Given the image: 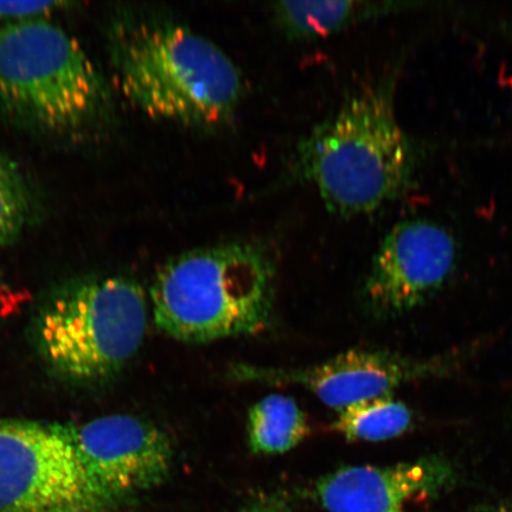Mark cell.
Here are the masks:
<instances>
[{"label":"cell","mask_w":512,"mask_h":512,"mask_svg":"<svg viewBox=\"0 0 512 512\" xmlns=\"http://www.w3.org/2000/svg\"><path fill=\"white\" fill-rule=\"evenodd\" d=\"M113 57L121 93L150 118L213 131L238 113L239 68L214 42L175 19L121 25Z\"/></svg>","instance_id":"obj_1"},{"label":"cell","mask_w":512,"mask_h":512,"mask_svg":"<svg viewBox=\"0 0 512 512\" xmlns=\"http://www.w3.org/2000/svg\"><path fill=\"white\" fill-rule=\"evenodd\" d=\"M294 170L338 216L371 214L400 196L414 153L396 118L394 83L361 89L313 128L297 147Z\"/></svg>","instance_id":"obj_2"},{"label":"cell","mask_w":512,"mask_h":512,"mask_svg":"<svg viewBox=\"0 0 512 512\" xmlns=\"http://www.w3.org/2000/svg\"><path fill=\"white\" fill-rule=\"evenodd\" d=\"M151 298L158 329L176 341L253 335L272 315L274 267L248 243L194 249L160 268Z\"/></svg>","instance_id":"obj_3"},{"label":"cell","mask_w":512,"mask_h":512,"mask_svg":"<svg viewBox=\"0 0 512 512\" xmlns=\"http://www.w3.org/2000/svg\"><path fill=\"white\" fill-rule=\"evenodd\" d=\"M107 105L98 69L59 25L0 23V108L10 119L38 131L76 133Z\"/></svg>","instance_id":"obj_4"},{"label":"cell","mask_w":512,"mask_h":512,"mask_svg":"<svg viewBox=\"0 0 512 512\" xmlns=\"http://www.w3.org/2000/svg\"><path fill=\"white\" fill-rule=\"evenodd\" d=\"M147 323L137 281L92 278L61 288L43 307L38 344L57 374L76 382L111 379L137 354Z\"/></svg>","instance_id":"obj_5"},{"label":"cell","mask_w":512,"mask_h":512,"mask_svg":"<svg viewBox=\"0 0 512 512\" xmlns=\"http://www.w3.org/2000/svg\"><path fill=\"white\" fill-rule=\"evenodd\" d=\"M0 512H114L63 424L0 419Z\"/></svg>","instance_id":"obj_6"},{"label":"cell","mask_w":512,"mask_h":512,"mask_svg":"<svg viewBox=\"0 0 512 512\" xmlns=\"http://www.w3.org/2000/svg\"><path fill=\"white\" fill-rule=\"evenodd\" d=\"M63 427L88 475L114 503L155 489L170 476L174 445L149 421L115 414Z\"/></svg>","instance_id":"obj_7"},{"label":"cell","mask_w":512,"mask_h":512,"mask_svg":"<svg viewBox=\"0 0 512 512\" xmlns=\"http://www.w3.org/2000/svg\"><path fill=\"white\" fill-rule=\"evenodd\" d=\"M451 368L446 358L416 360L390 351L352 349L300 369L235 364L230 375L236 381L297 384L339 412L357 402L392 395L403 384L443 375Z\"/></svg>","instance_id":"obj_8"},{"label":"cell","mask_w":512,"mask_h":512,"mask_svg":"<svg viewBox=\"0 0 512 512\" xmlns=\"http://www.w3.org/2000/svg\"><path fill=\"white\" fill-rule=\"evenodd\" d=\"M456 260V242L443 227L418 220L396 224L375 254L364 298L376 316L405 315L444 287Z\"/></svg>","instance_id":"obj_9"},{"label":"cell","mask_w":512,"mask_h":512,"mask_svg":"<svg viewBox=\"0 0 512 512\" xmlns=\"http://www.w3.org/2000/svg\"><path fill=\"white\" fill-rule=\"evenodd\" d=\"M456 482L450 460L428 456L388 466H344L320 477L312 494L329 512H426Z\"/></svg>","instance_id":"obj_10"},{"label":"cell","mask_w":512,"mask_h":512,"mask_svg":"<svg viewBox=\"0 0 512 512\" xmlns=\"http://www.w3.org/2000/svg\"><path fill=\"white\" fill-rule=\"evenodd\" d=\"M409 3L357 2H279L272 4L277 28L293 41L325 38L366 19L407 8Z\"/></svg>","instance_id":"obj_11"},{"label":"cell","mask_w":512,"mask_h":512,"mask_svg":"<svg viewBox=\"0 0 512 512\" xmlns=\"http://www.w3.org/2000/svg\"><path fill=\"white\" fill-rule=\"evenodd\" d=\"M309 434V421L290 396L268 395L249 408L248 446L254 454L286 453L303 443Z\"/></svg>","instance_id":"obj_12"},{"label":"cell","mask_w":512,"mask_h":512,"mask_svg":"<svg viewBox=\"0 0 512 512\" xmlns=\"http://www.w3.org/2000/svg\"><path fill=\"white\" fill-rule=\"evenodd\" d=\"M413 413L392 395L354 403L338 412L332 430L349 441H384L398 438L413 425Z\"/></svg>","instance_id":"obj_13"},{"label":"cell","mask_w":512,"mask_h":512,"mask_svg":"<svg viewBox=\"0 0 512 512\" xmlns=\"http://www.w3.org/2000/svg\"><path fill=\"white\" fill-rule=\"evenodd\" d=\"M32 215L29 185L18 165L0 151V247L14 243Z\"/></svg>","instance_id":"obj_14"},{"label":"cell","mask_w":512,"mask_h":512,"mask_svg":"<svg viewBox=\"0 0 512 512\" xmlns=\"http://www.w3.org/2000/svg\"><path fill=\"white\" fill-rule=\"evenodd\" d=\"M70 5L66 2H0V23H22L48 19Z\"/></svg>","instance_id":"obj_15"},{"label":"cell","mask_w":512,"mask_h":512,"mask_svg":"<svg viewBox=\"0 0 512 512\" xmlns=\"http://www.w3.org/2000/svg\"><path fill=\"white\" fill-rule=\"evenodd\" d=\"M239 512H292V501L284 490L261 492L249 499Z\"/></svg>","instance_id":"obj_16"},{"label":"cell","mask_w":512,"mask_h":512,"mask_svg":"<svg viewBox=\"0 0 512 512\" xmlns=\"http://www.w3.org/2000/svg\"><path fill=\"white\" fill-rule=\"evenodd\" d=\"M476 512H512V504L497 505V507L483 509Z\"/></svg>","instance_id":"obj_17"}]
</instances>
